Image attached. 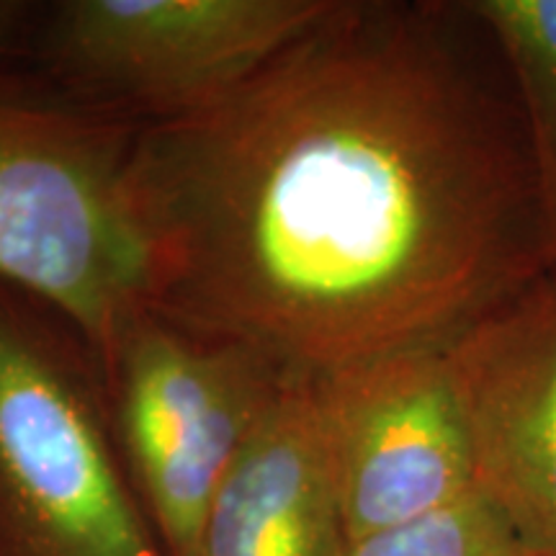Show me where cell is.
Wrapping results in <instances>:
<instances>
[{"instance_id":"1","label":"cell","mask_w":556,"mask_h":556,"mask_svg":"<svg viewBox=\"0 0 556 556\" xmlns=\"http://www.w3.org/2000/svg\"><path fill=\"white\" fill-rule=\"evenodd\" d=\"M148 309L299 377L448 348L556 270L516 83L469 3L330 0L204 106L137 124Z\"/></svg>"},{"instance_id":"2","label":"cell","mask_w":556,"mask_h":556,"mask_svg":"<svg viewBox=\"0 0 556 556\" xmlns=\"http://www.w3.org/2000/svg\"><path fill=\"white\" fill-rule=\"evenodd\" d=\"M135 131L0 67V281L65 319L96 368L148 309L129 197Z\"/></svg>"},{"instance_id":"3","label":"cell","mask_w":556,"mask_h":556,"mask_svg":"<svg viewBox=\"0 0 556 556\" xmlns=\"http://www.w3.org/2000/svg\"><path fill=\"white\" fill-rule=\"evenodd\" d=\"M73 336L0 281V556H165Z\"/></svg>"},{"instance_id":"4","label":"cell","mask_w":556,"mask_h":556,"mask_svg":"<svg viewBox=\"0 0 556 556\" xmlns=\"http://www.w3.org/2000/svg\"><path fill=\"white\" fill-rule=\"evenodd\" d=\"M283 371L248 345L201 336L144 309L99 379L111 430L165 556H193L235 458L258 430Z\"/></svg>"},{"instance_id":"5","label":"cell","mask_w":556,"mask_h":556,"mask_svg":"<svg viewBox=\"0 0 556 556\" xmlns=\"http://www.w3.org/2000/svg\"><path fill=\"white\" fill-rule=\"evenodd\" d=\"M330 0H62L29 58L80 106L137 124L204 106L296 39Z\"/></svg>"},{"instance_id":"6","label":"cell","mask_w":556,"mask_h":556,"mask_svg":"<svg viewBox=\"0 0 556 556\" xmlns=\"http://www.w3.org/2000/svg\"><path fill=\"white\" fill-rule=\"evenodd\" d=\"M315 379L348 544L477 490L446 348H415Z\"/></svg>"},{"instance_id":"7","label":"cell","mask_w":556,"mask_h":556,"mask_svg":"<svg viewBox=\"0 0 556 556\" xmlns=\"http://www.w3.org/2000/svg\"><path fill=\"white\" fill-rule=\"evenodd\" d=\"M477 490L536 552L556 556V270L446 348Z\"/></svg>"},{"instance_id":"8","label":"cell","mask_w":556,"mask_h":556,"mask_svg":"<svg viewBox=\"0 0 556 556\" xmlns=\"http://www.w3.org/2000/svg\"><path fill=\"white\" fill-rule=\"evenodd\" d=\"M336 475L312 377H291L235 458L193 556H343Z\"/></svg>"},{"instance_id":"9","label":"cell","mask_w":556,"mask_h":556,"mask_svg":"<svg viewBox=\"0 0 556 556\" xmlns=\"http://www.w3.org/2000/svg\"><path fill=\"white\" fill-rule=\"evenodd\" d=\"M523 106L556 229V0H469Z\"/></svg>"},{"instance_id":"10","label":"cell","mask_w":556,"mask_h":556,"mask_svg":"<svg viewBox=\"0 0 556 556\" xmlns=\"http://www.w3.org/2000/svg\"><path fill=\"white\" fill-rule=\"evenodd\" d=\"M343 556H546L516 531L482 490L441 510L345 546Z\"/></svg>"},{"instance_id":"11","label":"cell","mask_w":556,"mask_h":556,"mask_svg":"<svg viewBox=\"0 0 556 556\" xmlns=\"http://www.w3.org/2000/svg\"><path fill=\"white\" fill-rule=\"evenodd\" d=\"M39 13V5L21 3V0H0V67H5L21 54L29 58Z\"/></svg>"}]
</instances>
